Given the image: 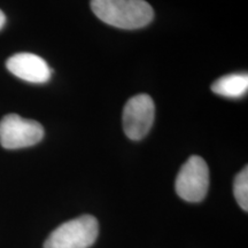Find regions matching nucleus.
Returning <instances> with one entry per match:
<instances>
[{"mask_svg": "<svg viewBox=\"0 0 248 248\" xmlns=\"http://www.w3.org/2000/svg\"><path fill=\"white\" fill-rule=\"evenodd\" d=\"M91 9L102 22L125 30L146 27L154 17L153 8L145 0H91Z\"/></svg>", "mask_w": 248, "mask_h": 248, "instance_id": "1", "label": "nucleus"}, {"mask_svg": "<svg viewBox=\"0 0 248 248\" xmlns=\"http://www.w3.org/2000/svg\"><path fill=\"white\" fill-rule=\"evenodd\" d=\"M98 233L95 217L83 215L58 226L46 239L44 248H89L97 240Z\"/></svg>", "mask_w": 248, "mask_h": 248, "instance_id": "2", "label": "nucleus"}, {"mask_svg": "<svg viewBox=\"0 0 248 248\" xmlns=\"http://www.w3.org/2000/svg\"><path fill=\"white\" fill-rule=\"evenodd\" d=\"M178 197L188 202H200L209 187V169L201 156L193 155L183 164L176 178Z\"/></svg>", "mask_w": 248, "mask_h": 248, "instance_id": "3", "label": "nucleus"}, {"mask_svg": "<svg viewBox=\"0 0 248 248\" xmlns=\"http://www.w3.org/2000/svg\"><path fill=\"white\" fill-rule=\"evenodd\" d=\"M44 137L42 124L8 114L0 121V144L6 150H18L38 144Z\"/></svg>", "mask_w": 248, "mask_h": 248, "instance_id": "4", "label": "nucleus"}, {"mask_svg": "<svg viewBox=\"0 0 248 248\" xmlns=\"http://www.w3.org/2000/svg\"><path fill=\"white\" fill-rule=\"evenodd\" d=\"M155 115L154 101L148 94L130 98L123 109V130L131 140H140L150 132Z\"/></svg>", "mask_w": 248, "mask_h": 248, "instance_id": "5", "label": "nucleus"}, {"mask_svg": "<svg viewBox=\"0 0 248 248\" xmlns=\"http://www.w3.org/2000/svg\"><path fill=\"white\" fill-rule=\"evenodd\" d=\"M6 67L18 78L36 84L46 83L52 75L47 62L32 53L14 54L6 62Z\"/></svg>", "mask_w": 248, "mask_h": 248, "instance_id": "6", "label": "nucleus"}, {"mask_svg": "<svg viewBox=\"0 0 248 248\" xmlns=\"http://www.w3.org/2000/svg\"><path fill=\"white\" fill-rule=\"evenodd\" d=\"M212 91L225 98H241L248 91L247 73L230 74L216 79L212 85Z\"/></svg>", "mask_w": 248, "mask_h": 248, "instance_id": "7", "label": "nucleus"}, {"mask_svg": "<svg viewBox=\"0 0 248 248\" xmlns=\"http://www.w3.org/2000/svg\"><path fill=\"white\" fill-rule=\"evenodd\" d=\"M233 194L241 209L248 210V168H245L235 176L233 182Z\"/></svg>", "mask_w": 248, "mask_h": 248, "instance_id": "8", "label": "nucleus"}, {"mask_svg": "<svg viewBox=\"0 0 248 248\" xmlns=\"http://www.w3.org/2000/svg\"><path fill=\"white\" fill-rule=\"evenodd\" d=\"M5 23H6V16H5L4 12H2L1 9H0V30H1L2 28H4Z\"/></svg>", "mask_w": 248, "mask_h": 248, "instance_id": "9", "label": "nucleus"}]
</instances>
